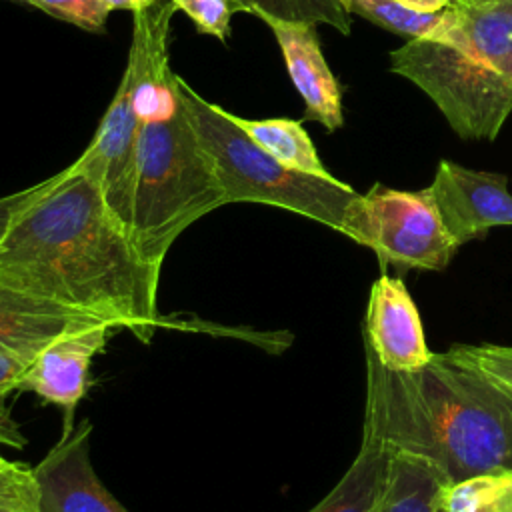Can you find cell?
Listing matches in <instances>:
<instances>
[{
	"instance_id": "cell-23",
	"label": "cell",
	"mask_w": 512,
	"mask_h": 512,
	"mask_svg": "<svg viewBox=\"0 0 512 512\" xmlns=\"http://www.w3.org/2000/svg\"><path fill=\"white\" fill-rule=\"evenodd\" d=\"M48 16L74 24L86 32H104L110 10L102 0H22Z\"/></svg>"
},
{
	"instance_id": "cell-28",
	"label": "cell",
	"mask_w": 512,
	"mask_h": 512,
	"mask_svg": "<svg viewBox=\"0 0 512 512\" xmlns=\"http://www.w3.org/2000/svg\"><path fill=\"white\" fill-rule=\"evenodd\" d=\"M496 2H500V0H452V4L464 6V8H482V6L496 4Z\"/></svg>"
},
{
	"instance_id": "cell-30",
	"label": "cell",
	"mask_w": 512,
	"mask_h": 512,
	"mask_svg": "<svg viewBox=\"0 0 512 512\" xmlns=\"http://www.w3.org/2000/svg\"><path fill=\"white\" fill-rule=\"evenodd\" d=\"M8 2H20L22 4V0H8Z\"/></svg>"
},
{
	"instance_id": "cell-13",
	"label": "cell",
	"mask_w": 512,
	"mask_h": 512,
	"mask_svg": "<svg viewBox=\"0 0 512 512\" xmlns=\"http://www.w3.org/2000/svg\"><path fill=\"white\" fill-rule=\"evenodd\" d=\"M100 320L102 318L66 308L0 278V352L34 360L36 354L60 334Z\"/></svg>"
},
{
	"instance_id": "cell-19",
	"label": "cell",
	"mask_w": 512,
	"mask_h": 512,
	"mask_svg": "<svg viewBox=\"0 0 512 512\" xmlns=\"http://www.w3.org/2000/svg\"><path fill=\"white\" fill-rule=\"evenodd\" d=\"M244 12L258 16L268 14L290 22L328 24L348 36L352 20L342 0H238Z\"/></svg>"
},
{
	"instance_id": "cell-2",
	"label": "cell",
	"mask_w": 512,
	"mask_h": 512,
	"mask_svg": "<svg viewBox=\"0 0 512 512\" xmlns=\"http://www.w3.org/2000/svg\"><path fill=\"white\" fill-rule=\"evenodd\" d=\"M366 352L364 430L392 452L430 460L452 484L512 470V392L448 352L408 372Z\"/></svg>"
},
{
	"instance_id": "cell-21",
	"label": "cell",
	"mask_w": 512,
	"mask_h": 512,
	"mask_svg": "<svg viewBox=\"0 0 512 512\" xmlns=\"http://www.w3.org/2000/svg\"><path fill=\"white\" fill-rule=\"evenodd\" d=\"M0 512H40L32 466L6 460L0 468Z\"/></svg>"
},
{
	"instance_id": "cell-4",
	"label": "cell",
	"mask_w": 512,
	"mask_h": 512,
	"mask_svg": "<svg viewBox=\"0 0 512 512\" xmlns=\"http://www.w3.org/2000/svg\"><path fill=\"white\" fill-rule=\"evenodd\" d=\"M224 204L214 162L194 130L172 72L156 90L142 126L130 238L160 268L174 240Z\"/></svg>"
},
{
	"instance_id": "cell-22",
	"label": "cell",
	"mask_w": 512,
	"mask_h": 512,
	"mask_svg": "<svg viewBox=\"0 0 512 512\" xmlns=\"http://www.w3.org/2000/svg\"><path fill=\"white\" fill-rule=\"evenodd\" d=\"M182 10L200 34L214 36L222 42L230 36V20L236 12H244L238 0H170Z\"/></svg>"
},
{
	"instance_id": "cell-7",
	"label": "cell",
	"mask_w": 512,
	"mask_h": 512,
	"mask_svg": "<svg viewBox=\"0 0 512 512\" xmlns=\"http://www.w3.org/2000/svg\"><path fill=\"white\" fill-rule=\"evenodd\" d=\"M348 238L376 252L382 266L400 270H444L460 248L446 232L428 192L374 184L360 194Z\"/></svg>"
},
{
	"instance_id": "cell-26",
	"label": "cell",
	"mask_w": 512,
	"mask_h": 512,
	"mask_svg": "<svg viewBox=\"0 0 512 512\" xmlns=\"http://www.w3.org/2000/svg\"><path fill=\"white\" fill-rule=\"evenodd\" d=\"M402 6L416 10V12H424V14H432V12H440L446 6L452 4V0H396Z\"/></svg>"
},
{
	"instance_id": "cell-1",
	"label": "cell",
	"mask_w": 512,
	"mask_h": 512,
	"mask_svg": "<svg viewBox=\"0 0 512 512\" xmlns=\"http://www.w3.org/2000/svg\"><path fill=\"white\" fill-rule=\"evenodd\" d=\"M158 276L114 218L98 184L74 164L0 238V278L118 324L148 344L162 320Z\"/></svg>"
},
{
	"instance_id": "cell-5",
	"label": "cell",
	"mask_w": 512,
	"mask_h": 512,
	"mask_svg": "<svg viewBox=\"0 0 512 512\" xmlns=\"http://www.w3.org/2000/svg\"><path fill=\"white\" fill-rule=\"evenodd\" d=\"M176 82L194 130L214 162L226 204H268L348 234L350 216L360 198L352 186L332 174L316 176L282 164L236 124L232 112L202 98L180 76Z\"/></svg>"
},
{
	"instance_id": "cell-10",
	"label": "cell",
	"mask_w": 512,
	"mask_h": 512,
	"mask_svg": "<svg viewBox=\"0 0 512 512\" xmlns=\"http://www.w3.org/2000/svg\"><path fill=\"white\" fill-rule=\"evenodd\" d=\"M90 436V420L64 430L34 466L40 512H128L94 472Z\"/></svg>"
},
{
	"instance_id": "cell-11",
	"label": "cell",
	"mask_w": 512,
	"mask_h": 512,
	"mask_svg": "<svg viewBox=\"0 0 512 512\" xmlns=\"http://www.w3.org/2000/svg\"><path fill=\"white\" fill-rule=\"evenodd\" d=\"M364 348L394 372H408L432 358L418 308L398 276L382 272L370 288L364 316Z\"/></svg>"
},
{
	"instance_id": "cell-12",
	"label": "cell",
	"mask_w": 512,
	"mask_h": 512,
	"mask_svg": "<svg viewBox=\"0 0 512 512\" xmlns=\"http://www.w3.org/2000/svg\"><path fill=\"white\" fill-rule=\"evenodd\" d=\"M258 18L272 30L284 56L294 88L304 100V118L320 122L328 132L342 126V92L332 74L316 34V24L280 20L268 14Z\"/></svg>"
},
{
	"instance_id": "cell-8",
	"label": "cell",
	"mask_w": 512,
	"mask_h": 512,
	"mask_svg": "<svg viewBox=\"0 0 512 512\" xmlns=\"http://www.w3.org/2000/svg\"><path fill=\"white\" fill-rule=\"evenodd\" d=\"M428 192L458 246L484 238L494 226H512V194L504 174L440 160Z\"/></svg>"
},
{
	"instance_id": "cell-6",
	"label": "cell",
	"mask_w": 512,
	"mask_h": 512,
	"mask_svg": "<svg viewBox=\"0 0 512 512\" xmlns=\"http://www.w3.org/2000/svg\"><path fill=\"white\" fill-rule=\"evenodd\" d=\"M176 6L160 0L134 12V34L118 90L92 142L72 164L100 188L122 228L132 230L138 142L158 86L172 74L168 64L170 20Z\"/></svg>"
},
{
	"instance_id": "cell-29",
	"label": "cell",
	"mask_w": 512,
	"mask_h": 512,
	"mask_svg": "<svg viewBox=\"0 0 512 512\" xmlns=\"http://www.w3.org/2000/svg\"><path fill=\"white\" fill-rule=\"evenodd\" d=\"M6 464V458H2V454H0V468Z\"/></svg>"
},
{
	"instance_id": "cell-25",
	"label": "cell",
	"mask_w": 512,
	"mask_h": 512,
	"mask_svg": "<svg viewBox=\"0 0 512 512\" xmlns=\"http://www.w3.org/2000/svg\"><path fill=\"white\" fill-rule=\"evenodd\" d=\"M58 174L30 186V188H24L20 192H14V194H8V196H0V238L4 236V232L8 230V226L14 222V218L28 206L32 204L42 192H46L54 180H56Z\"/></svg>"
},
{
	"instance_id": "cell-17",
	"label": "cell",
	"mask_w": 512,
	"mask_h": 512,
	"mask_svg": "<svg viewBox=\"0 0 512 512\" xmlns=\"http://www.w3.org/2000/svg\"><path fill=\"white\" fill-rule=\"evenodd\" d=\"M348 14L362 16L364 20L400 36L412 38H436L444 18L446 8L440 12L424 14L402 6L396 0H342Z\"/></svg>"
},
{
	"instance_id": "cell-20",
	"label": "cell",
	"mask_w": 512,
	"mask_h": 512,
	"mask_svg": "<svg viewBox=\"0 0 512 512\" xmlns=\"http://www.w3.org/2000/svg\"><path fill=\"white\" fill-rule=\"evenodd\" d=\"M448 354L512 392V348L500 344H454Z\"/></svg>"
},
{
	"instance_id": "cell-15",
	"label": "cell",
	"mask_w": 512,
	"mask_h": 512,
	"mask_svg": "<svg viewBox=\"0 0 512 512\" xmlns=\"http://www.w3.org/2000/svg\"><path fill=\"white\" fill-rule=\"evenodd\" d=\"M392 450L362 428L360 450L340 482L310 512H376Z\"/></svg>"
},
{
	"instance_id": "cell-27",
	"label": "cell",
	"mask_w": 512,
	"mask_h": 512,
	"mask_svg": "<svg viewBox=\"0 0 512 512\" xmlns=\"http://www.w3.org/2000/svg\"><path fill=\"white\" fill-rule=\"evenodd\" d=\"M106 4V8L112 12V10H132V12H138L142 8H148L160 0H102Z\"/></svg>"
},
{
	"instance_id": "cell-24",
	"label": "cell",
	"mask_w": 512,
	"mask_h": 512,
	"mask_svg": "<svg viewBox=\"0 0 512 512\" xmlns=\"http://www.w3.org/2000/svg\"><path fill=\"white\" fill-rule=\"evenodd\" d=\"M32 360L10 354V352H0V442L12 444L16 448L26 444V438L20 436L16 424L12 422L8 410L4 408V400L10 392L18 390V384Z\"/></svg>"
},
{
	"instance_id": "cell-14",
	"label": "cell",
	"mask_w": 512,
	"mask_h": 512,
	"mask_svg": "<svg viewBox=\"0 0 512 512\" xmlns=\"http://www.w3.org/2000/svg\"><path fill=\"white\" fill-rule=\"evenodd\" d=\"M450 484L430 460L392 452L376 512H446Z\"/></svg>"
},
{
	"instance_id": "cell-3",
	"label": "cell",
	"mask_w": 512,
	"mask_h": 512,
	"mask_svg": "<svg viewBox=\"0 0 512 512\" xmlns=\"http://www.w3.org/2000/svg\"><path fill=\"white\" fill-rule=\"evenodd\" d=\"M390 70L416 84L464 140H496L512 114V0L446 6L436 38L390 52Z\"/></svg>"
},
{
	"instance_id": "cell-18",
	"label": "cell",
	"mask_w": 512,
	"mask_h": 512,
	"mask_svg": "<svg viewBox=\"0 0 512 512\" xmlns=\"http://www.w3.org/2000/svg\"><path fill=\"white\" fill-rule=\"evenodd\" d=\"M446 512H512V470H494L450 484Z\"/></svg>"
},
{
	"instance_id": "cell-16",
	"label": "cell",
	"mask_w": 512,
	"mask_h": 512,
	"mask_svg": "<svg viewBox=\"0 0 512 512\" xmlns=\"http://www.w3.org/2000/svg\"><path fill=\"white\" fill-rule=\"evenodd\" d=\"M234 120L258 146H262L282 164L308 174L330 176L316 152L312 138L302 128V122L290 118L248 120L240 116H234Z\"/></svg>"
},
{
	"instance_id": "cell-9",
	"label": "cell",
	"mask_w": 512,
	"mask_h": 512,
	"mask_svg": "<svg viewBox=\"0 0 512 512\" xmlns=\"http://www.w3.org/2000/svg\"><path fill=\"white\" fill-rule=\"evenodd\" d=\"M118 330H122L118 324L100 320L60 334L28 364L18 390L58 406L64 414V430H70L76 406L86 394L90 364Z\"/></svg>"
}]
</instances>
